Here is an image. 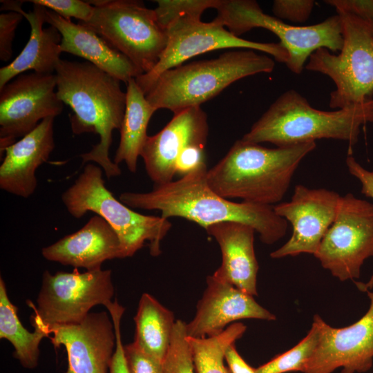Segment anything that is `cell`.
Instances as JSON below:
<instances>
[{
  "label": "cell",
  "instance_id": "83f0119b",
  "mask_svg": "<svg viewBox=\"0 0 373 373\" xmlns=\"http://www.w3.org/2000/svg\"><path fill=\"white\" fill-rule=\"evenodd\" d=\"M319 339V329L313 321L307 336L289 350L277 355L267 363L256 368V373L304 372Z\"/></svg>",
  "mask_w": 373,
  "mask_h": 373
},
{
  "label": "cell",
  "instance_id": "d6a6232c",
  "mask_svg": "<svg viewBox=\"0 0 373 373\" xmlns=\"http://www.w3.org/2000/svg\"><path fill=\"white\" fill-rule=\"evenodd\" d=\"M129 373H163L162 362L145 354L133 343L124 346Z\"/></svg>",
  "mask_w": 373,
  "mask_h": 373
},
{
  "label": "cell",
  "instance_id": "4fadbf2b",
  "mask_svg": "<svg viewBox=\"0 0 373 373\" xmlns=\"http://www.w3.org/2000/svg\"><path fill=\"white\" fill-rule=\"evenodd\" d=\"M55 73L20 74L0 89V149L23 137L44 119L60 115Z\"/></svg>",
  "mask_w": 373,
  "mask_h": 373
},
{
  "label": "cell",
  "instance_id": "8992f818",
  "mask_svg": "<svg viewBox=\"0 0 373 373\" xmlns=\"http://www.w3.org/2000/svg\"><path fill=\"white\" fill-rule=\"evenodd\" d=\"M102 171L93 162L86 164L61 195L68 212L77 219L88 211L104 218L117 233L125 258L133 256L147 241L151 255H160V242L171 229V222L161 216L137 213L117 200L106 187Z\"/></svg>",
  "mask_w": 373,
  "mask_h": 373
},
{
  "label": "cell",
  "instance_id": "603a6c76",
  "mask_svg": "<svg viewBox=\"0 0 373 373\" xmlns=\"http://www.w3.org/2000/svg\"><path fill=\"white\" fill-rule=\"evenodd\" d=\"M45 21L60 32L62 52L84 58L126 84L131 79L142 75L124 55L87 26L80 23H74L46 8Z\"/></svg>",
  "mask_w": 373,
  "mask_h": 373
},
{
  "label": "cell",
  "instance_id": "ffe728a7",
  "mask_svg": "<svg viewBox=\"0 0 373 373\" xmlns=\"http://www.w3.org/2000/svg\"><path fill=\"white\" fill-rule=\"evenodd\" d=\"M54 119H44L33 131L6 148L0 166L2 190L24 198L34 193L37 187L36 171L55 149Z\"/></svg>",
  "mask_w": 373,
  "mask_h": 373
},
{
  "label": "cell",
  "instance_id": "8fae6325",
  "mask_svg": "<svg viewBox=\"0 0 373 373\" xmlns=\"http://www.w3.org/2000/svg\"><path fill=\"white\" fill-rule=\"evenodd\" d=\"M168 43L158 63L149 73L135 78L146 95L164 71L183 64L188 59L212 50L243 48L267 53L278 62L286 64L288 54L282 44L247 40L232 34L223 25L213 20L180 19L167 29Z\"/></svg>",
  "mask_w": 373,
  "mask_h": 373
},
{
  "label": "cell",
  "instance_id": "9c48e42d",
  "mask_svg": "<svg viewBox=\"0 0 373 373\" xmlns=\"http://www.w3.org/2000/svg\"><path fill=\"white\" fill-rule=\"evenodd\" d=\"M216 10L218 15L214 20L237 37L256 28L267 29L276 35L287 52L286 66L296 75L302 73L307 59L318 49L327 48L335 53L343 46L338 15L316 24L298 26L265 13L253 0H220Z\"/></svg>",
  "mask_w": 373,
  "mask_h": 373
},
{
  "label": "cell",
  "instance_id": "6da1fadb",
  "mask_svg": "<svg viewBox=\"0 0 373 373\" xmlns=\"http://www.w3.org/2000/svg\"><path fill=\"white\" fill-rule=\"evenodd\" d=\"M207 171L205 165L178 180L155 185L149 192H124L119 199L130 208L159 210L164 218H183L204 229L222 222L246 224L267 245L285 236L288 222L276 213L273 206L224 198L209 186Z\"/></svg>",
  "mask_w": 373,
  "mask_h": 373
},
{
  "label": "cell",
  "instance_id": "d6986e66",
  "mask_svg": "<svg viewBox=\"0 0 373 373\" xmlns=\"http://www.w3.org/2000/svg\"><path fill=\"white\" fill-rule=\"evenodd\" d=\"M48 260L92 271L107 260L124 258L119 237L101 216L95 215L76 232L41 249Z\"/></svg>",
  "mask_w": 373,
  "mask_h": 373
},
{
  "label": "cell",
  "instance_id": "9a60e30c",
  "mask_svg": "<svg viewBox=\"0 0 373 373\" xmlns=\"http://www.w3.org/2000/svg\"><path fill=\"white\" fill-rule=\"evenodd\" d=\"M367 312L354 324L336 328L316 314L313 321L319 329L316 348L303 373H363L373 364V291H367Z\"/></svg>",
  "mask_w": 373,
  "mask_h": 373
},
{
  "label": "cell",
  "instance_id": "7402d4cb",
  "mask_svg": "<svg viewBox=\"0 0 373 373\" xmlns=\"http://www.w3.org/2000/svg\"><path fill=\"white\" fill-rule=\"evenodd\" d=\"M204 229L215 238L222 252L221 265L213 274L243 292L256 296L259 267L254 246L255 229L237 222H222Z\"/></svg>",
  "mask_w": 373,
  "mask_h": 373
},
{
  "label": "cell",
  "instance_id": "d590c367",
  "mask_svg": "<svg viewBox=\"0 0 373 373\" xmlns=\"http://www.w3.org/2000/svg\"><path fill=\"white\" fill-rule=\"evenodd\" d=\"M346 166L350 173L355 177L361 184V193L373 199V170L368 171L363 168L352 155L346 158ZM358 289L367 291L373 287V274L366 283L355 282Z\"/></svg>",
  "mask_w": 373,
  "mask_h": 373
},
{
  "label": "cell",
  "instance_id": "4316f807",
  "mask_svg": "<svg viewBox=\"0 0 373 373\" xmlns=\"http://www.w3.org/2000/svg\"><path fill=\"white\" fill-rule=\"evenodd\" d=\"M242 323H234L220 334L203 338L188 337L196 373H230L224 365L227 347L242 337L246 330Z\"/></svg>",
  "mask_w": 373,
  "mask_h": 373
},
{
  "label": "cell",
  "instance_id": "74e56055",
  "mask_svg": "<svg viewBox=\"0 0 373 373\" xmlns=\"http://www.w3.org/2000/svg\"><path fill=\"white\" fill-rule=\"evenodd\" d=\"M327 4L333 6L336 12H347L373 26V0H328Z\"/></svg>",
  "mask_w": 373,
  "mask_h": 373
},
{
  "label": "cell",
  "instance_id": "ba28073f",
  "mask_svg": "<svg viewBox=\"0 0 373 373\" xmlns=\"http://www.w3.org/2000/svg\"><path fill=\"white\" fill-rule=\"evenodd\" d=\"M90 19L79 21L124 55L142 74L158 63L168 43V33L158 23L154 9L142 1L97 0Z\"/></svg>",
  "mask_w": 373,
  "mask_h": 373
},
{
  "label": "cell",
  "instance_id": "5bb4252c",
  "mask_svg": "<svg viewBox=\"0 0 373 373\" xmlns=\"http://www.w3.org/2000/svg\"><path fill=\"white\" fill-rule=\"evenodd\" d=\"M340 198L334 191L296 185L289 201L274 206L276 213L289 222L293 231L289 239L270 256L314 255L335 219Z\"/></svg>",
  "mask_w": 373,
  "mask_h": 373
},
{
  "label": "cell",
  "instance_id": "836d02e7",
  "mask_svg": "<svg viewBox=\"0 0 373 373\" xmlns=\"http://www.w3.org/2000/svg\"><path fill=\"white\" fill-rule=\"evenodd\" d=\"M105 307L111 316L116 336V347L110 367V373H129L120 332L121 318L125 309L117 300L108 303Z\"/></svg>",
  "mask_w": 373,
  "mask_h": 373
},
{
  "label": "cell",
  "instance_id": "d4e9b609",
  "mask_svg": "<svg viewBox=\"0 0 373 373\" xmlns=\"http://www.w3.org/2000/svg\"><path fill=\"white\" fill-rule=\"evenodd\" d=\"M134 320L135 336L133 343L145 354L163 363L176 321L173 312L153 296L144 293Z\"/></svg>",
  "mask_w": 373,
  "mask_h": 373
},
{
  "label": "cell",
  "instance_id": "2e32d148",
  "mask_svg": "<svg viewBox=\"0 0 373 373\" xmlns=\"http://www.w3.org/2000/svg\"><path fill=\"white\" fill-rule=\"evenodd\" d=\"M46 333L55 348L65 347L66 373H110L116 336L106 312L89 313L79 323L51 326Z\"/></svg>",
  "mask_w": 373,
  "mask_h": 373
},
{
  "label": "cell",
  "instance_id": "277c9868",
  "mask_svg": "<svg viewBox=\"0 0 373 373\" xmlns=\"http://www.w3.org/2000/svg\"><path fill=\"white\" fill-rule=\"evenodd\" d=\"M369 102L332 111H321L291 89L276 99L242 140L285 146L334 139L354 145L361 126L370 122Z\"/></svg>",
  "mask_w": 373,
  "mask_h": 373
},
{
  "label": "cell",
  "instance_id": "7a4b0ae2",
  "mask_svg": "<svg viewBox=\"0 0 373 373\" xmlns=\"http://www.w3.org/2000/svg\"><path fill=\"white\" fill-rule=\"evenodd\" d=\"M55 75L57 95L73 111V133L99 136L90 151L80 155L82 164H98L108 178L120 175L119 165L109 157L112 133L120 129L126 110V94L120 81L88 61L61 59Z\"/></svg>",
  "mask_w": 373,
  "mask_h": 373
},
{
  "label": "cell",
  "instance_id": "ac0fdd59",
  "mask_svg": "<svg viewBox=\"0 0 373 373\" xmlns=\"http://www.w3.org/2000/svg\"><path fill=\"white\" fill-rule=\"evenodd\" d=\"M196 313L185 323L188 337L203 338L220 334L229 323L245 318L274 321L276 316L251 296L214 274L207 278V287Z\"/></svg>",
  "mask_w": 373,
  "mask_h": 373
},
{
  "label": "cell",
  "instance_id": "52a82bcc",
  "mask_svg": "<svg viewBox=\"0 0 373 373\" xmlns=\"http://www.w3.org/2000/svg\"><path fill=\"white\" fill-rule=\"evenodd\" d=\"M340 17L343 44L338 54L327 48L316 50L305 66L334 82L329 105L341 109L365 104L373 99V26L347 12Z\"/></svg>",
  "mask_w": 373,
  "mask_h": 373
},
{
  "label": "cell",
  "instance_id": "484cf974",
  "mask_svg": "<svg viewBox=\"0 0 373 373\" xmlns=\"http://www.w3.org/2000/svg\"><path fill=\"white\" fill-rule=\"evenodd\" d=\"M17 307L10 301L6 285L0 278V338H5L12 345L13 356L27 369H34L38 365L39 344L48 337L39 329L33 332L27 330L21 324L17 314Z\"/></svg>",
  "mask_w": 373,
  "mask_h": 373
},
{
  "label": "cell",
  "instance_id": "5b68a950",
  "mask_svg": "<svg viewBox=\"0 0 373 373\" xmlns=\"http://www.w3.org/2000/svg\"><path fill=\"white\" fill-rule=\"evenodd\" d=\"M274 66L271 57L255 50L228 51L164 71L145 95L156 111L168 109L176 114L200 106L240 79L271 73Z\"/></svg>",
  "mask_w": 373,
  "mask_h": 373
},
{
  "label": "cell",
  "instance_id": "4dcf8cb0",
  "mask_svg": "<svg viewBox=\"0 0 373 373\" xmlns=\"http://www.w3.org/2000/svg\"><path fill=\"white\" fill-rule=\"evenodd\" d=\"M25 2L44 7L69 21L74 17L79 21L86 22L94 12L93 6L88 1L81 0H31Z\"/></svg>",
  "mask_w": 373,
  "mask_h": 373
},
{
  "label": "cell",
  "instance_id": "30bf717a",
  "mask_svg": "<svg viewBox=\"0 0 373 373\" xmlns=\"http://www.w3.org/2000/svg\"><path fill=\"white\" fill-rule=\"evenodd\" d=\"M113 295L110 269L101 268L80 273L75 268L73 272L57 271L55 274L46 270L37 307L32 302L28 303L35 312L30 321L35 329L44 333L53 325L79 323L92 307L105 306L112 301Z\"/></svg>",
  "mask_w": 373,
  "mask_h": 373
},
{
  "label": "cell",
  "instance_id": "cb8c5ba5",
  "mask_svg": "<svg viewBox=\"0 0 373 373\" xmlns=\"http://www.w3.org/2000/svg\"><path fill=\"white\" fill-rule=\"evenodd\" d=\"M126 84V110L113 162L117 165L124 162L128 169L135 173L138 157L149 136V122L156 110L146 99L135 78L131 79Z\"/></svg>",
  "mask_w": 373,
  "mask_h": 373
},
{
  "label": "cell",
  "instance_id": "8d00e7d4",
  "mask_svg": "<svg viewBox=\"0 0 373 373\" xmlns=\"http://www.w3.org/2000/svg\"><path fill=\"white\" fill-rule=\"evenodd\" d=\"M205 145L191 144L178 155L175 164V173L184 176L203 166L205 162Z\"/></svg>",
  "mask_w": 373,
  "mask_h": 373
},
{
  "label": "cell",
  "instance_id": "3957f363",
  "mask_svg": "<svg viewBox=\"0 0 373 373\" xmlns=\"http://www.w3.org/2000/svg\"><path fill=\"white\" fill-rule=\"evenodd\" d=\"M316 142L268 149L239 140L207 171L210 188L226 199L270 205L278 203L304 157Z\"/></svg>",
  "mask_w": 373,
  "mask_h": 373
},
{
  "label": "cell",
  "instance_id": "e575fe53",
  "mask_svg": "<svg viewBox=\"0 0 373 373\" xmlns=\"http://www.w3.org/2000/svg\"><path fill=\"white\" fill-rule=\"evenodd\" d=\"M23 15L15 11L0 15V59L8 61L12 55V44Z\"/></svg>",
  "mask_w": 373,
  "mask_h": 373
},
{
  "label": "cell",
  "instance_id": "44dd1931",
  "mask_svg": "<svg viewBox=\"0 0 373 373\" xmlns=\"http://www.w3.org/2000/svg\"><path fill=\"white\" fill-rule=\"evenodd\" d=\"M1 10L21 13L30 26L29 39L19 55L9 64L0 69V89L20 74L30 70L41 74L55 72L61 60V35L54 26L44 28L46 8L35 5L26 12L21 8L23 1H1Z\"/></svg>",
  "mask_w": 373,
  "mask_h": 373
},
{
  "label": "cell",
  "instance_id": "ab89813d",
  "mask_svg": "<svg viewBox=\"0 0 373 373\" xmlns=\"http://www.w3.org/2000/svg\"><path fill=\"white\" fill-rule=\"evenodd\" d=\"M370 122H373V99L370 102Z\"/></svg>",
  "mask_w": 373,
  "mask_h": 373
},
{
  "label": "cell",
  "instance_id": "f546056e",
  "mask_svg": "<svg viewBox=\"0 0 373 373\" xmlns=\"http://www.w3.org/2000/svg\"><path fill=\"white\" fill-rule=\"evenodd\" d=\"M163 373H196L192 352L185 330V323H175L171 343L164 358Z\"/></svg>",
  "mask_w": 373,
  "mask_h": 373
},
{
  "label": "cell",
  "instance_id": "f35d334b",
  "mask_svg": "<svg viewBox=\"0 0 373 373\" xmlns=\"http://www.w3.org/2000/svg\"><path fill=\"white\" fill-rule=\"evenodd\" d=\"M224 360L230 373H256V369L251 367L238 354L235 343L227 347Z\"/></svg>",
  "mask_w": 373,
  "mask_h": 373
},
{
  "label": "cell",
  "instance_id": "f1b7e54d",
  "mask_svg": "<svg viewBox=\"0 0 373 373\" xmlns=\"http://www.w3.org/2000/svg\"><path fill=\"white\" fill-rule=\"evenodd\" d=\"M155 2L157 5L154 9L157 20L166 30L180 19H200L207 9H216L220 0H156Z\"/></svg>",
  "mask_w": 373,
  "mask_h": 373
},
{
  "label": "cell",
  "instance_id": "7c38bea8",
  "mask_svg": "<svg viewBox=\"0 0 373 373\" xmlns=\"http://www.w3.org/2000/svg\"><path fill=\"white\" fill-rule=\"evenodd\" d=\"M341 281L360 277L373 256V204L352 193L341 196L335 219L314 255Z\"/></svg>",
  "mask_w": 373,
  "mask_h": 373
},
{
  "label": "cell",
  "instance_id": "e0dca14e",
  "mask_svg": "<svg viewBox=\"0 0 373 373\" xmlns=\"http://www.w3.org/2000/svg\"><path fill=\"white\" fill-rule=\"evenodd\" d=\"M208 134L207 115L200 106H195L174 114L160 131L148 136L140 156L155 185L173 181L180 153L191 144L206 145Z\"/></svg>",
  "mask_w": 373,
  "mask_h": 373
},
{
  "label": "cell",
  "instance_id": "1f68e13d",
  "mask_svg": "<svg viewBox=\"0 0 373 373\" xmlns=\"http://www.w3.org/2000/svg\"><path fill=\"white\" fill-rule=\"evenodd\" d=\"M314 3L312 0H276L271 10L278 19L303 23L309 17Z\"/></svg>",
  "mask_w": 373,
  "mask_h": 373
}]
</instances>
